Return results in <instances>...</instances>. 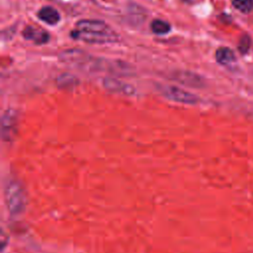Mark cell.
I'll use <instances>...</instances> for the list:
<instances>
[{"mask_svg": "<svg viewBox=\"0 0 253 253\" xmlns=\"http://www.w3.org/2000/svg\"><path fill=\"white\" fill-rule=\"evenodd\" d=\"M7 205L12 214H19L25 209L26 198L21 186L12 182L7 187Z\"/></svg>", "mask_w": 253, "mask_h": 253, "instance_id": "6da1fadb", "label": "cell"}, {"mask_svg": "<svg viewBox=\"0 0 253 253\" xmlns=\"http://www.w3.org/2000/svg\"><path fill=\"white\" fill-rule=\"evenodd\" d=\"M70 36L79 41L89 43H107L114 42L119 40V36L114 33H100V32H87L75 29L70 33Z\"/></svg>", "mask_w": 253, "mask_h": 253, "instance_id": "7a4b0ae2", "label": "cell"}, {"mask_svg": "<svg viewBox=\"0 0 253 253\" xmlns=\"http://www.w3.org/2000/svg\"><path fill=\"white\" fill-rule=\"evenodd\" d=\"M160 91L166 98L174 102L183 103V104H196L198 102L197 96L176 86H170V85L162 86L160 88Z\"/></svg>", "mask_w": 253, "mask_h": 253, "instance_id": "3957f363", "label": "cell"}, {"mask_svg": "<svg viewBox=\"0 0 253 253\" xmlns=\"http://www.w3.org/2000/svg\"><path fill=\"white\" fill-rule=\"evenodd\" d=\"M76 29L87 32H100V33H114V31L105 22L100 20L84 19L76 24Z\"/></svg>", "mask_w": 253, "mask_h": 253, "instance_id": "277c9868", "label": "cell"}, {"mask_svg": "<svg viewBox=\"0 0 253 253\" xmlns=\"http://www.w3.org/2000/svg\"><path fill=\"white\" fill-rule=\"evenodd\" d=\"M23 37L26 40L33 41L38 44H42L48 42L49 35L42 29H38L33 26H28L23 31Z\"/></svg>", "mask_w": 253, "mask_h": 253, "instance_id": "5b68a950", "label": "cell"}, {"mask_svg": "<svg viewBox=\"0 0 253 253\" xmlns=\"http://www.w3.org/2000/svg\"><path fill=\"white\" fill-rule=\"evenodd\" d=\"M104 86L108 90L115 93H120L124 95H128V96L134 93V89L130 85H127L122 81H119L113 78H106L104 80Z\"/></svg>", "mask_w": 253, "mask_h": 253, "instance_id": "8992f818", "label": "cell"}, {"mask_svg": "<svg viewBox=\"0 0 253 253\" xmlns=\"http://www.w3.org/2000/svg\"><path fill=\"white\" fill-rule=\"evenodd\" d=\"M38 17L42 22L48 25H55L59 22V13L50 6H44L38 12Z\"/></svg>", "mask_w": 253, "mask_h": 253, "instance_id": "52a82bcc", "label": "cell"}, {"mask_svg": "<svg viewBox=\"0 0 253 253\" xmlns=\"http://www.w3.org/2000/svg\"><path fill=\"white\" fill-rule=\"evenodd\" d=\"M215 59L218 63L226 65L235 61V55L230 48L220 47L215 52Z\"/></svg>", "mask_w": 253, "mask_h": 253, "instance_id": "ba28073f", "label": "cell"}, {"mask_svg": "<svg viewBox=\"0 0 253 253\" xmlns=\"http://www.w3.org/2000/svg\"><path fill=\"white\" fill-rule=\"evenodd\" d=\"M151 31L156 35H165L168 34L171 30V26L168 22L160 19H155L150 24Z\"/></svg>", "mask_w": 253, "mask_h": 253, "instance_id": "9c48e42d", "label": "cell"}, {"mask_svg": "<svg viewBox=\"0 0 253 253\" xmlns=\"http://www.w3.org/2000/svg\"><path fill=\"white\" fill-rule=\"evenodd\" d=\"M232 5L243 13H249L253 10V0H231Z\"/></svg>", "mask_w": 253, "mask_h": 253, "instance_id": "30bf717a", "label": "cell"}, {"mask_svg": "<svg viewBox=\"0 0 253 253\" xmlns=\"http://www.w3.org/2000/svg\"><path fill=\"white\" fill-rule=\"evenodd\" d=\"M250 46V39L248 37H243L238 44V49L242 53H246V51L249 49Z\"/></svg>", "mask_w": 253, "mask_h": 253, "instance_id": "8fae6325", "label": "cell"}]
</instances>
